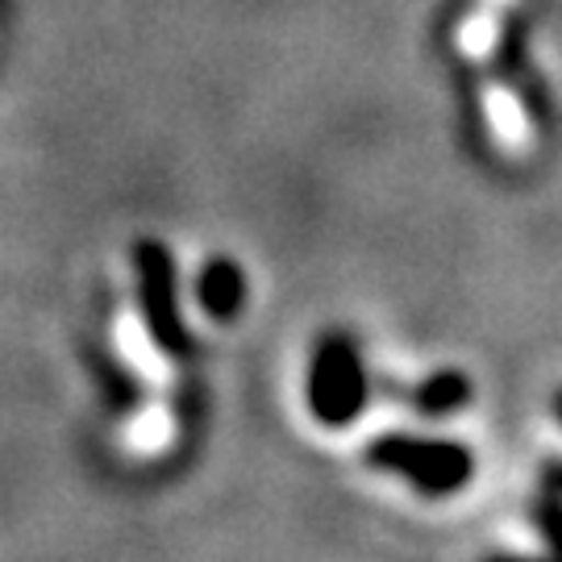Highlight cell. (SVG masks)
<instances>
[{"label":"cell","mask_w":562,"mask_h":562,"mask_svg":"<svg viewBox=\"0 0 562 562\" xmlns=\"http://www.w3.org/2000/svg\"><path fill=\"white\" fill-rule=\"evenodd\" d=\"M371 462L401 471L422 492H454L471 480V454L454 442H417V438H380L371 446Z\"/></svg>","instance_id":"1"},{"label":"cell","mask_w":562,"mask_h":562,"mask_svg":"<svg viewBox=\"0 0 562 562\" xmlns=\"http://www.w3.org/2000/svg\"><path fill=\"white\" fill-rule=\"evenodd\" d=\"M313 413L325 425H346L362 404V367L355 346L346 338H325L313 359V383H308Z\"/></svg>","instance_id":"2"},{"label":"cell","mask_w":562,"mask_h":562,"mask_svg":"<svg viewBox=\"0 0 562 562\" xmlns=\"http://www.w3.org/2000/svg\"><path fill=\"white\" fill-rule=\"evenodd\" d=\"M138 280H142V308H146V329L150 338L167 350H183L188 334L176 313V280H171V259L159 241H142L138 246Z\"/></svg>","instance_id":"3"},{"label":"cell","mask_w":562,"mask_h":562,"mask_svg":"<svg viewBox=\"0 0 562 562\" xmlns=\"http://www.w3.org/2000/svg\"><path fill=\"white\" fill-rule=\"evenodd\" d=\"M113 338H117L121 362H125V367H130L146 387H155V392L162 396V392L171 387V362H167L159 341L150 338V329H146L138 308H121Z\"/></svg>","instance_id":"4"},{"label":"cell","mask_w":562,"mask_h":562,"mask_svg":"<svg viewBox=\"0 0 562 562\" xmlns=\"http://www.w3.org/2000/svg\"><path fill=\"white\" fill-rule=\"evenodd\" d=\"M483 117H487V130H492V138L504 155H529L533 125H529L521 97L508 83H483Z\"/></svg>","instance_id":"5"},{"label":"cell","mask_w":562,"mask_h":562,"mask_svg":"<svg viewBox=\"0 0 562 562\" xmlns=\"http://www.w3.org/2000/svg\"><path fill=\"white\" fill-rule=\"evenodd\" d=\"M171 438H176V413L162 396H150L125 422V450H134V454H162Z\"/></svg>","instance_id":"6"},{"label":"cell","mask_w":562,"mask_h":562,"mask_svg":"<svg viewBox=\"0 0 562 562\" xmlns=\"http://www.w3.org/2000/svg\"><path fill=\"white\" fill-rule=\"evenodd\" d=\"M241 276L234 262H209L201 276V301L213 317H234L241 304Z\"/></svg>","instance_id":"7"},{"label":"cell","mask_w":562,"mask_h":562,"mask_svg":"<svg viewBox=\"0 0 562 562\" xmlns=\"http://www.w3.org/2000/svg\"><path fill=\"white\" fill-rule=\"evenodd\" d=\"M467 396H471V387H467V380H462L459 371H438L434 380H425L417 387V404H422L425 413H450Z\"/></svg>","instance_id":"8"}]
</instances>
